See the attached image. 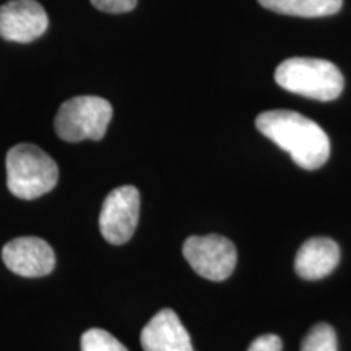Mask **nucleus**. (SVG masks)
Instances as JSON below:
<instances>
[{
  "mask_svg": "<svg viewBox=\"0 0 351 351\" xmlns=\"http://www.w3.org/2000/svg\"><path fill=\"white\" fill-rule=\"evenodd\" d=\"M256 125L262 135L291 155L302 169L322 168L330 156L326 130L309 117L295 111L275 109L258 114Z\"/></svg>",
  "mask_w": 351,
  "mask_h": 351,
  "instance_id": "1",
  "label": "nucleus"
},
{
  "mask_svg": "<svg viewBox=\"0 0 351 351\" xmlns=\"http://www.w3.org/2000/svg\"><path fill=\"white\" fill-rule=\"evenodd\" d=\"M7 187L19 199L33 200L51 192L59 181L56 161L33 143H19L7 153Z\"/></svg>",
  "mask_w": 351,
  "mask_h": 351,
  "instance_id": "2",
  "label": "nucleus"
},
{
  "mask_svg": "<svg viewBox=\"0 0 351 351\" xmlns=\"http://www.w3.org/2000/svg\"><path fill=\"white\" fill-rule=\"evenodd\" d=\"M275 82L289 93L317 101H333L341 95L345 80L337 65L313 57H291L278 65Z\"/></svg>",
  "mask_w": 351,
  "mask_h": 351,
  "instance_id": "3",
  "label": "nucleus"
},
{
  "mask_svg": "<svg viewBox=\"0 0 351 351\" xmlns=\"http://www.w3.org/2000/svg\"><path fill=\"white\" fill-rule=\"evenodd\" d=\"M112 119V106L99 96H77L65 101L57 111L54 127L65 142L101 140Z\"/></svg>",
  "mask_w": 351,
  "mask_h": 351,
  "instance_id": "4",
  "label": "nucleus"
},
{
  "mask_svg": "<svg viewBox=\"0 0 351 351\" xmlns=\"http://www.w3.org/2000/svg\"><path fill=\"white\" fill-rule=\"evenodd\" d=\"M182 254L202 278L212 282L230 278L238 262L234 244L219 234L191 236L184 243Z\"/></svg>",
  "mask_w": 351,
  "mask_h": 351,
  "instance_id": "5",
  "label": "nucleus"
},
{
  "mask_svg": "<svg viewBox=\"0 0 351 351\" xmlns=\"http://www.w3.org/2000/svg\"><path fill=\"white\" fill-rule=\"evenodd\" d=\"M140 217V192L134 186L114 189L104 200L99 215V230L109 244L130 241Z\"/></svg>",
  "mask_w": 351,
  "mask_h": 351,
  "instance_id": "6",
  "label": "nucleus"
},
{
  "mask_svg": "<svg viewBox=\"0 0 351 351\" xmlns=\"http://www.w3.org/2000/svg\"><path fill=\"white\" fill-rule=\"evenodd\" d=\"M47 26V13L36 0H10L0 7V36L7 41L32 43Z\"/></svg>",
  "mask_w": 351,
  "mask_h": 351,
  "instance_id": "7",
  "label": "nucleus"
},
{
  "mask_svg": "<svg viewBox=\"0 0 351 351\" xmlns=\"http://www.w3.org/2000/svg\"><path fill=\"white\" fill-rule=\"evenodd\" d=\"M2 258L13 274L38 278L49 275L56 267L54 251L41 238H16L3 245Z\"/></svg>",
  "mask_w": 351,
  "mask_h": 351,
  "instance_id": "8",
  "label": "nucleus"
},
{
  "mask_svg": "<svg viewBox=\"0 0 351 351\" xmlns=\"http://www.w3.org/2000/svg\"><path fill=\"white\" fill-rule=\"evenodd\" d=\"M143 351H194L191 335L173 309H163L152 317L140 335Z\"/></svg>",
  "mask_w": 351,
  "mask_h": 351,
  "instance_id": "9",
  "label": "nucleus"
},
{
  "mask_svg": "<svg viewBox=\"0 0 351 351\" xmlns=\"http://www.w3.org/2000/svg\"><path fill=\"white\" fill-rule=\"evenodd\" d=\"M340 262V247L330 238L307 239L296 254L295 270L304 280H320L330 275Z\"/></svg>",
  "mask_w": 351,
  "mask_h": 351,
  "instance_id": "10",
  "label": "nucleus"
},
{
  "mask_svg": "<svg viewBox=\"0 0 351 351\" xmlns=\"http://www.w3.org/2000/svg\"><path fill=\"white\" fill-rule=\"evenodd\" d=\"M263 8L283 15L317 19L337 13L343 5V0H257Z\"/></svg>",
  "mask_w": 351,
  "mask_h": 351,
  "instance_id": "11",
  "label": "nucleus"
},
{
  "mask_svg": "<svg viewBox=\"0 0 351 351\" xmlns=\"http://www.w3.org/2000/svg\"><path fill=\"white\" fill-rule=\"evenodd\" d=\"M301 351H339L335 330L328 324H317L306 335Z\"/></svg>",
  "mask_w": 351,
  "mask_h": 351,
  "instance_id": "12",
  "label": "nucleus"
},
{
  "mask_svg": "<svg viewBox=\"0 0 351 351\" xmlns=\"http://www.w3.org/2000/svg\"><path fill=\"white\" fill-rule=\"evenodd\" d=\"M82 351H129L103 328H90L82 337Z\"/></svg>",
  "mask_w": 351,
  "mask_h": 351,
  "instance_id": "13",
  "label": "nucleus"
},
{
  "mask_svg": "<svg viewBox=\"0 0 351 351\" xmlns=\"http://www.w3.org/2000/svg\"><path fill=\"white\" fill-rule=\"evenodd\" d=\"M138 0H91V3L101 12L127 13L137 7Z\"/></svg>",
  "mask_w": 351,
  "mask_h": 351,
  "instance_id": "14",
  "label": "nucleus"
},
{
  "mask_svg": "<svg viewBox=\"0 0 351 351\" xmlns=\"http://www.w3.org/2000/svg\"><path fill=\"white\" fill-rule=\"evenodd\" d=\"M283 341L278 335L269 333V335H262L252 341L247 351H282Z\"/></svg>",
  "mask_w": 351,
  "mask_h": 351,
  "instance_id": "15",
  "label": "nucleus"
}]
</instances>
